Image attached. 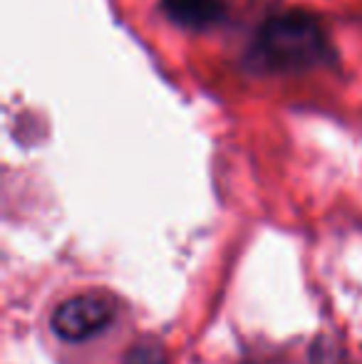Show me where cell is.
<instances>
[{
    "instance_id": "5",
    "label": "cell",
    "mask_w": 362,
    "mask_h": 364,
    "mask_svg": "<svg viewBox=\"0 0 362 364\" xmlns=\"http://www.w3.org/2000/svg\"><path fill=\"white\" fill-rule=\"evenodd\" d=\"M310 362L313 364H353L343 350H338V347L325 340V337H320L313 345V350H310Z\"/></svg>"
},
{
    "instance_id": "6",
    "label": "cell",
    "mask_w": 362,
    "mask_h": 364,
    "mask_svg": "<svg viewBox=\"0 0 362 364\" xmlns=\"http://www.w3.org/2000/svg\"><path fill=\"white\" fill-rule=\"evenodd\" d=\"M238 364H278V362H271V360H258V357H248V360L238 362Z\"/></svg>"
},
{
    "instance_id": "1",
    "label": "cell",
    "mask_w": 362,
    "mask_h": 364,
    "mask_svg": "<svg viewBox=\"0 0 362 364\" xmlns=\"http://www.w3.org/2000/svg\"><path fill=\"white\" fill-rule=\"evenodd\" d=\"M335 63L338 50L328 28L320 15L305 8L266 15L241 53V70L251 77H293Z\"/></svg>"
},
{
    "instance_id": "2",
    "label": "cell",
    "mask_w": 362,
    "mask_h": 364,
    "mask_svg": "<svg viewBox=\"0 0 362 364\" xmlns=\"http://www.w3.org/2000/svg\"><path fill=\"white\" fill-rule=\"evenodd\" d=\"M117 317V300L110 292L90 290L55 307L50 330L65 342H87L105 332Z\"/></svg>"
},
{
    "instance_id": "3",
    "label": "cell",
    "mask_w": 362,
    "mask_h": 364,
    "mask_svg": "<svg viewBox=\"0 0 362 364\" xmlns=\"http://www.w3.org/2000/svg\"><path fill=\"white\" fill-rule=\"evenodd\" d=\"M159 10L171 25L188 33H211L231 20L228 0H159Z\"/></svg>"
},
{
    "instance_id": "4",
    "label": "cell",
    "mask_w": 362,
    "mask_h": 364,
    "mask_svg": "<svg viewBox=\"0 0 362 364\" xmlns=\"http://www.w3.org/2000/svg\"><path fill=\"white\" fill-rule=\"evenodd\" d=\"M122 364H166V352L161 347V342L142 340L129 347Z\"/></svg>"
}]
</instances>
